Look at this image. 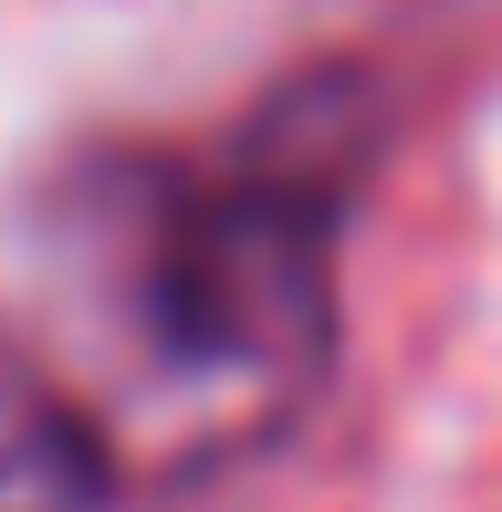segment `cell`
<instances>
[{"label":"cell","mask_w":502,"mask_h":512,"mask_svg":"<svg viewBox=\"0 0 502 512\" xmlns=\"http://www.w3.org/2000/svg\"><path fill=\"white\" fill-rule=\"evenodd\" d=\"M346 199V95L63 147L0 189V356L105 492H199L325 398Z\"/></svg>","instance_id":"cell-1"},{"label":"cell","mask_w":502,"mask_h":512,"mask_svg":"<svg viewBox=\"0 0 502 512\" xmlns=\"http://www.w3.org/2000/svg\"><path fill=\"white\" fill-rule=\"evenodd\" d=\"M95 502H116V492L63 439V418L21 387V366L0 356V512H95Z\"/></svg>","instance_id":"cell-2"}]
</instances>
